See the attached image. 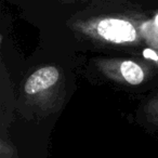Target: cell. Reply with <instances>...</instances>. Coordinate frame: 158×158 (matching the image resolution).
I'll list each match as a JSON object with an SVG mask.
<instances>
[{
    "label": "cell",
    "mask_w": 158,
    "mask_h": 158,
    "mask_svg": "<svg viewBox=\"0 0 158 158\" xmlns=\"http://www.w3.org/2000/svg\"><path fill=\"white\" fill-rule=\"evenodd\" d=\"M120 72L126 81L130 85H139L144 79V73L141 66L131 61H125L120 65Z\"/></svg>",
    "instance_id": "3957f363"
},
{
    "label": "cell",
    "mask_w": 158,
    "mask_h": 158,
    "mask_svg": "<svg viewBox=\"0 0 158 158\" xmlns=\"http://www.w3.org/2000/svg\"><path fill=\"white\" fill-rule=\"evenodd\" d=\"M59 76V70L54 66L42 67L28 77L24 89L28 94H35L53 86L57 81Z\"/></svg>",
    "instance_id": "7a4b0ae2"
},
{
    "label": "cell",
    "mask_w": 158,
    "mask_h": 158,
    "mask_svg": "<svg viewBox=\"0 0 158 158\" xmlns=\"http://www.w3.org/2000/svg\"><path fill=\"white\" fill-rule=\"evenodd\" d=\"M97 33L103 39L115 44L134 41L136 38L134 25L123 19H102L97 25Z\"/></svg>",
    "instance_id": "6da1fadb"
}]
</instances>
